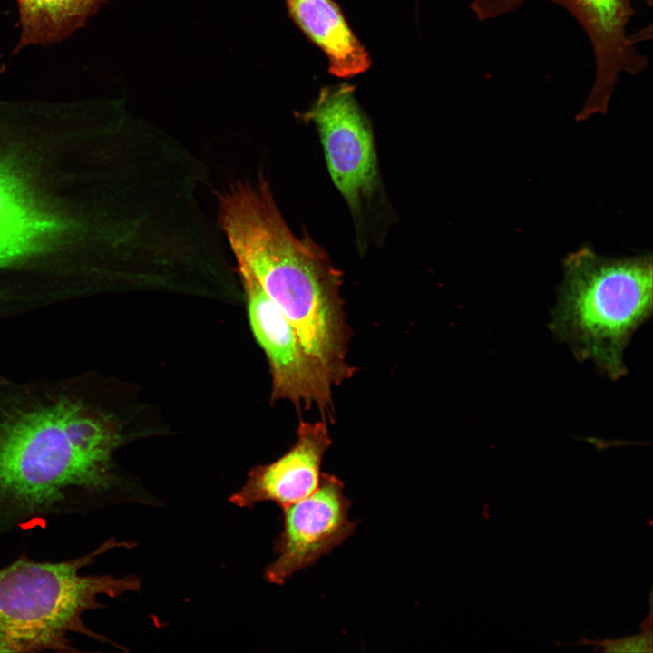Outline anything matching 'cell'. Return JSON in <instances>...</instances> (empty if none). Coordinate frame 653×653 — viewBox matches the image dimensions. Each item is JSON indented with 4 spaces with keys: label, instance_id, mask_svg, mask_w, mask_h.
<instances>
[{
    "label": "cell",
    "instance_id": "obj_1",
    "mask_svg": "<svg viewBox=\"0 0 653 653\" xmlns=\"http://www.w3.org/2000/svg\"><path fill=\"white\" fill-rule=\"evenodd\" d=\"M93 374L0 378V541L125 499L122 421Z\"/></svg>",
    "mask_w": 653,
    "mask_h": 653
},
{
    "label": "cell",
    "instance_id": "obj_2",
    "mask_svg": "<svg viewBox=\"0 0 653 653\" xmlns=\"http://www.w3.org/2000/svg\"><path fill=\"white\" fill-rule=\"evenodd\" d=\"M218 222L236 258L295 328L333 386L353 376L347 360L350 328L341 297L342 274L326 252L283 219L260 171L256 180L217 193Z\"/></svg>",
    "mask_w": 653,
    "mask_h": 653
},
{
    "label": "cell",
    "instance_id": "obj_3",
    "mask_svg": "<svg viewBox=\"0 0 653 653\" xmlns=\"http://www.w3.org/2000/svg\"><path fill=\"white\" fill-rule=\"evenodd\" d=\"M131 541L110 538L83 555L61 561H36L21 554L0 569V652H74L72 636H84L124 649L93 630L84 615L103 609L101 596L117 598L138 591L135 575H86L82 570L116 548Z\"/></svg>",
    "mask_w": 653,
    "mask_h": 653
},
{
    "label": "cell",
    "instance_id": "obj_4",
    "mask_svg": "<svg viewBox=\"0 0 653 653\" xmlns=\"http://www.w3.org/2000/svg\"><path fill=\"white\" fill-rule=\"evenodd\" d=\"M550 327L580 361L617 380L634 332L652 313V256L607 258L583 247L563 260Z\"/></svg>",
    "mask_w": 653,
    "mask_h": 653
},
{
    "label": "cell",
    "instance_id": "obj_5",
    "mask_svg": "<svg viewBox=\"0 0 653 653\" xmlns=\"http://www.w3.org/2000/svg\"><path fill=\"white\" fill-rule=\"evenodd\" d=\"M531 0H473L471 7L480 20L511 13ZM566 9L580 24L592 46L595 75L588 98L577 115L583 121L605 113L619 76H638L648 66L647 57L636 48L638 36L628 34L634 15L631 0H547Z\"/></svg>",
    "mask_w": 653,
    "mask_h": 653
},
{
    "label": "cell",
    "instance_id": "obj_6",
    "mask_svg": "<svg viewBox=\"0 0 653 653\" xmlns=\"http://www.w3.org/2000/svg\"><path fill=\"white\" fill-rule=\"evenodd\" d=\"M253 335L266 354L272 377L270 401L290 402L297 410L316 406L332 422L333 385L307 353L292 324L243 265L237 263Z\"/></svg>",
    "mask_w": 653,
    "mask_h": 653
},
{
    "label": "cell",
    "instance_id": "obj_7",
    "mask_svg": "<svg viewBox=\"0 0 653 653\" xmlns=\"http://www.w3.org/2000/svg\"><path fill=\"white\" fill-rule=\"evenodd\" d=\"M355 91L348 83L323 87L301 117L316 126L332 181L358 212L376 188L378 167L371 124Z\"/></svg>",
    "mask_w": 653,
    "mask_h": 653
},
{
    "label": "cell",
    "instance_id": "obj_8",
    "mask_svg": "<svg viewBox=\"0 0 653 653\" xmlns=\"http://www.w3.org/2000/svg\"><path fill=\"white\" fill-rule=\"evenodd\" d=\"M336 475L321 473L316 491L283 511V529L274 545L277 559L264 572L266 581L282 585L342 544L356 523L348 519L350 500Z\"/></svg>",
    "mask_w": 653,
    "mask_h": 653
},
{
    "label": "cell",
    "instance_id": "obj_9",
    "mask_svg": "<svg viewBox=\"0 0 653 653\" xmlns=\"http://www.w3.org/2000/svg\"><path fill=\"white\" fill-rule=\"evenodd\" d=\"M331 443L326 421H300L291 448L274 462L253 467L229 502L252 508L273 502L283 509L306 498L319 484L322 460Z\"/></svg>",
    "mask_w": 653,
    "mask_h": 653
},
{
    "label": "cell",
    "instance_id": "obj_10",
    "mask_svg": "<svg viewBox=\"0 0 653 653\" xmlns=\"http://www.w3.org/2000/svg\"><path fill=\"white\" fill-rule=\"evenodd\" d=\"M289 16L328 61V72L339 78L365 73L370 56L334 0H284Z\"/></svg>",
    "mask_w": 653,
    "mask_h": 653
},
{
    "label": "cell",
    "instance_id": "obj_11",
    "mask_svg": "<svg viewBox=\"0 0 653 653\" xmlns=\"http://www.w3.org/2000/svg\"><path fill=\"white\" fill-rule=\"evenodd\" d=\"M62 229L61 221L0 163V268L38 251Z\"/></svg>",
    "mask_w": 653,
    "mask_h": 653
},
{
    "label": "cell",
    "instance_id": "obj_12",
    "mask_svg": "<svg viewBox=\"0 0 653 653\" xmlns=\"http://www.w3.org/2000/svg\"><path fill=\"white\" fill-rule=\"evenodd\" d=\"M20 29L14 54L31 45L59 44L85 25L106 0H15Z\"/></svg>",
    "mask_w": 653,
    "mask_h": 653
},
{
    "label": "cell",
    "instance_id": "obj_13",
    "mask_svg": "<svg viewBox=\"0 0 653 653\" xmlns=\"http://www.w3.org/2000/svg\"><path fill=\"white\" fill-rule=\"evenodd\" d=\"M645 627L646 629L640 635L613 640L605 639L595 644L599 645L605 652H651V620Z\"/></svg>",
    "mask_w": 653,
    "mask_h": 653
}]
</instances>
